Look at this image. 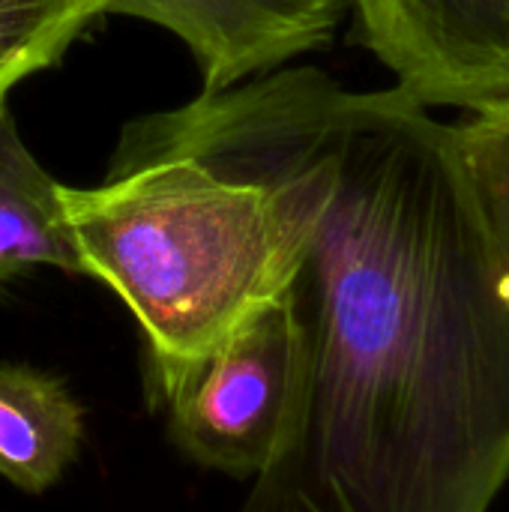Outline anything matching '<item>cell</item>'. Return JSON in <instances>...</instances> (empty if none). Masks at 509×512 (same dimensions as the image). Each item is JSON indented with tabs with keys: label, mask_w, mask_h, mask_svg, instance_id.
<instances>
[{
	"label": "cell",
	"mask_w": 509,
	"mask_h": 512,
	"mask_svg": "<svg viewBox=\"0 0 509 512\" xmlns=\"http://www.w3.org/2000/svg\"><path fill=\"white\" fill-rule=\"evenodd\" d=\"M303 219L297 384L237 512H492L509 486V252L456 123L300 66L123 126Z\"/></svg>",
	"instance_id": "1"
},
{
	"label": "cell",
	"mask_w": 509,
	"mask_h": 512,
	"mask_svg": "<svg viewBox=\"0 0 509 512\" xmlns=\"http://www.w3.org/2000/svg\"><path fill=\"white\" fill-rule=\"evenodd\" d=\"M81 276L135 315L156 399L300 273L306 228L273 189L162 153L108 165L99 186H63Z\"/></svg>",
	"instance_id": "2"
},
{
	"label": "cell",
	"mask_w": 509,
	"mask_h": 512,
	"mask_svg": "<svg viewBox=\"0 0 509 512\" xmlns=\"http://www.w3.org/2000/svg\"><path fill=\"white\" fill-rule=\"evenodd\" d=\"M297 348L288 291L159 396L180 453L252 483L282 444L297 384Z\"/></svg>",
	"instance_id": "3"
},
{
	"label": "cell",
	"mask_w": 509,
	"mask_h": 512,
	"mask_svg": "<svg viewBox=\"0 0 509 512\" xmlns=\"http://www.w3.org/2000/svg\"><path fill=\"white\" fill-rule=\"evenodd\" d=\"M360 42L429 108L509 96V0H351Z\"/></svg>",
	"instance_id": "4"
},
{
	"label": "cell",
	"mask_w": 509,
	"mask_h": 512,
	"mask_svg": "<svg viewBox=\"0 0 509 512\" xmlns=\"http://www.w3.org/2000/svg\"><path fill=\"white\" fill-rule=\"evenodd\" d=\"M348 9L351 0H108L105 15L174 33L198 63L201 96H210L327 48Z\"/></svg>",
	"instance_id": "5"
},
{
	"label": "cell",
	"mask_w": 509,
	"mask_h": 512,
	"mask_svg": "<svg viewBox=\"0 0 509 512\" xmlns=\"http://www.w3.org/2000/svg\"><path fill=\"white\" fill-rule=\"evenodd\" d=\"M81 444L84 408L60 378L0 363V477L42 495L75 465Z\"/></svg>",
	"instance_id": "6"
},
{
	"label": "cell",
	"mask_w": 509,
	"mask_h": 512,
	"mask_svg": "<svg viewBox=\"0 0 509 512\" xmlns=\"http://www.w3.org/2000/svg\"><path fill=\"white\" fill-rule=\"evenodd\" d=\"M60 189L63 183L30 153L0 99V291L39 267L81 276Z\"/></svg>",
	"instance_id": "7"
},
{
	"label": "cell",
	"mask_w": 509,
	"mask_h": 512,
	"mask_svg": "<svg viewBox=\"0 0 509 512\" xmlns=\"http://www.w3.org/2000/svg\"><path fill=\"white\" fill-rule=\"evenodd\" d=\"M105 6L108 0H0V99L18 81L57 66Z\"/></svg>",
	"instance_id": "8"
},
{
	"label": "cell",
	"mask_w": 509,
	"mask_h": 512,
	"mask_svg": "<svg viewBox=\"0 0 509 512\" xmlns=\"http://www.w3.org/2000/svg\"><path fill=\"white\" fill-rule=\"evenodd\" d=\"M462 156L509 252V96L483 102L456 120Z\"/></svg>",
	"instance_id": "9"
}]
</instances>
